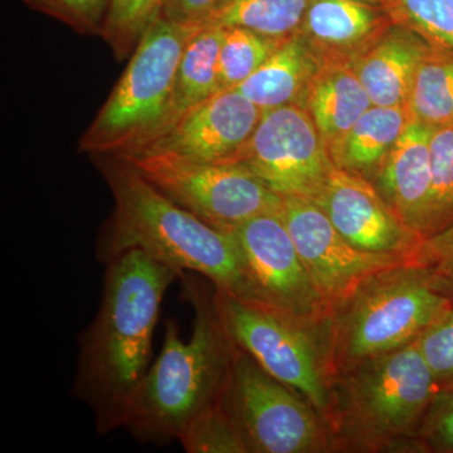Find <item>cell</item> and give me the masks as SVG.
<instances>
[{
	"mask_svg": "<svg viewBox=\"0 0 453 453\" xmlns=\"http://www.w3.org/2000/svg\"><path fill=\"white\" fill-rule=\"evenodd\" d=\"M180 271L134 250L106 264L96 318L80 336L73 392L98 434L124 428L151 357L164 294Z\"/></svg>",
	"mask_w": 453,
	"mask_h": 453,
	"instance_id": "obj_1",
	"label": "cell"
},
{
	"mask_svg": "<svg viewBox=\"0 0 453 453\" xmlns=\"http://www.w3.org/2000/svg\"><path fill=\"white\" fill-rule=\"evenodd\" d=\"M111 190L113 211L98 237L96 257L107 264L138 250L180 271L210 280L240 299L255 294L231 231L208 225L151 186L124 157L95 155Z\"/></svg>",
	"mask_w": 453,
	"mask_h": 453,
	"instance_id": "obj_2",
	"label": "cell"
},
{
	"mask_svg": "<svg viewBox=\"0 0 453 453\" xmlns=\"http://www.w3.org/2000/svg\"><path fill=\"white\" fill-rule=\"evenodd\" d=\"M181 279L195 312L193 333L184 342L177 323L166 324L162 351L136 389L125 423L142 442L178 440L188 423L225 392L238 349L220 320L214 294L196 276L184 273Z\"/></svg>",
	"mask_w": 453,
	"mask_h": 453,
	"instance_id": "obj_3",
	"label": "cell"
},
{
	"mask_svg": "<svg viewBox=\"0 0 453 453\" xmlns=\"http://www.w3.org/2000/svg\"><path fill=\"white\" fill-rule=\"evenodd\" d=\"M438 392L413 342L338 372L327 414L345 446L366 451L418 449L417 434Z\"/></svg>",
	"mask_w": 453,
	"mask_h": 453,
	"instance_id": "obj_4",
	"label": "cell"
},
{
	"mask_svg": "<svg viewBox=\"0 0 453 453\" xmlns=\"http://www.w3.org/2000/svg\"><path fill=\"white\" fill-rule=\"evenodd\" d=\"M452 306L431 268L405 262L378 271L333 314L336 372L416 342Z\"/></svg>",
	"mask_w": 453,
	"mask_h": 453,
	"instance_id": "obj_5",
	"label": "cell"
},
{
	"mask_svg": "<svg viewBox=\"0 0 453 453\" xmlns=\"http://www.w3.org/2000/svg\"><path fill=\"white\" fill-rule=\"evenodd\" d=\"M199 26L159 17L79 142L80 153L124 157L157 136L168 112L181 57Z\"/></svg>",
	"mask_w": 453,
	"mask_h": 453,
	"instance_id": "obj_6",
	"label": "cell"
},
{
	"mask_svg": "<svg viewBox=\"0 0 453 453\" xmlns=\"http://www.w3.org/2000/svg\"><path fill=\"white\" fill-rule=\"evenodd\" d=\"M121 157L170 201L222 231L281 208L283 196L237 162H195L160 153Z\"/></svg>",
	"mask_w": 453,
	"mask_h": 453,
	"instance_id": "obj_7",
	"label": "cell"
},
{
	"mask_svg": "<svg viewBox=\"0 0 453 453\" xmlns=\"http://www.w3.org/2000/svg\"><path fill=\"white\" fill-rule=\"evenodd\" d=\"M249 452L311 453L329 447L305 396L265 371L238 348L223 392Z\"/></svg>",
	"mask_w": 453,
	"mask_h": 453,
	"instance_id": "obj_8",
	"label": "cell"
},
{
	"mask_svg": "<svg viewBox=\"0 0 453 453\" xmlns=\"http://www.w3.org/2000/svg\"><path fill=\"white\" fill-rule=\"evenodd\" d=\"M214 300L226 333L238 348L276 380L305 396L316 411L329 412V384L308 325L219 288Z\"/></svg>",
	"mask_w": 453,
	"mask_h": 453,
	"instance_id": "obj_9",
	"label": "cell"
},
{
	"mask_svg": "<svg viewBox=\"0 0 453 453\" xmlns=\"http://www.w3.org/2000/svg\"><path fill=\"white\" fill-rule=\"evenodd\" d=\"M318 130L299 107L268 110L231 162L251 170L279 196L314 201L335 166Z\"/></svg>",
	"mask_w": 453,
	"mask_h": 453,
	"instance_id": "obj_10",
	"label": "cell"
},
{
	"mask_svg": "<svg viewBox=\"0 0 453 453\" xmlns=\"http://www.w3.org/2000/svg\"><path fill=\"white\" fill-rule=\"evenodd\" d=\"M242 252L255 301L301 324L319 323L330 311L280 211L258 214L231 229Z\"/></svg>",
	"mask_w": 453,
	"mask_h": 453,
	"instance_id": "obj_11",
	"label": "cell"
},
{
	"mask_svg": "<svg viewBox=\"0 0 453 453\" xmlns=\"http://www.w3.org/2000/svg\"><path fill=\"white\" fill-rule=\"evenodd\" d=\"M280 214L330 315L369 276L410 262L357 249L310 199L283 196Z\"/></svg>",
	"mask_w": 453,
	"mask_h": 453,
	"instance_id": "obj_12",
	"label": "cell"
},
{
	"mask_svg": "<svg viewBox=\"0 0 453 453\" xmlns=\"http://www.w3.org/2000/svg\"><path fill=\"white\" fill-rule=\"evenodd\" d=\"M312 202L357 249L413 262L423 238L402 222L377 188L362 175L334 166Z\"/></svg>",
	"mask_w": 453,
	"mask_h": 453,
	"instance_id": "obj_13",
	"label": "cell"
},
{
	"mask_svg": "<svg viewBox=\"0 0 453 453\" xmlns=\"http://www.w3.org/2000/svg\"><path fill=\"white\" fill-rule=\"evenodd\" d=\"M262 113L238 89H220L129 155L160 153L195 162H231L251 138Z\"/></svg>",
	"mask_w": 453,
	"mask_h": 453,
	"instance_id": "obj_14",
	"label": "cell"
},
{
	"mask_svg": "<svg viewBox=\"0 0 453 453\" xmlns=\"http://www.w3.org/2000/svg\"><path fill=\"white\" fill-rule=\"evenodd\" d=\"M434 131L414 119L407 121L401 138L381 163L375 187L402 222L422 238L427 234L434 192Z\"/></svg>",
	"mask_w": 453,
	"mask_h": 453,
	"instance_id": "obj_15",
	"label": "cell"
},
{
	"mask_svg": "<svg viewBox=\"0 0 453 453\" xmlns=\"http://www.w3.org/2000/svg\"><path fill=\"white\" fill-rule=\"evenodd\" d=\"M414 38L393 35L375 47L357 68V77L374 106L408 103L414 76L426 52Z\"/></svg>",
	"mask_w": 453,
	"mask_h": 453,
	"instance_id": "obj_16",
	"label": "cell"
},
{
	"mask_svg": "<svg viewBox=\"0 0 453 453\" xmlns=\"http://www.w3.org/2000/svg\"><path fill=\"white\" fill-rule=\"evenodd\" d=\"M223 33L222 27L199 26L188 43L179 65L169 110L157 136L181 115L220 91L219 55Z\"/></svg>",
	"mask_w": 453,
	"mask_h": 453,
	"instance_id": "obj_17",
	"label": "cell"
},
{
	"mask_svg": "<svg viewBox=\"0 0 453 453\" xmlns=\"http://www.w3.org/2000/svg\"><path fill=\"white\" fill-rule=\"evenodd\" d=\"M312 70L309 50L300 38H288L261 67L234 88L262 112L290 105Z\"/></svg>",
	"mask_w": 453,
	"mask_h": 453,
	"instance_id": "obj_18",
	"label": "cell"
},
{
	"mask_svg": "<svg viewBox=\"0 0 453 453\" xmlns=\"http://www.w3.org/2000/svg\"><path fill=\"white\" fill-rule=\"evenodd\" d=\"M405 125L402 107L372 105L340 140V168L359 174L381 165Z\"/></svg>",
	"mask_w": 453,
	"mask_h": 453,
	"instance_id": "obj_19",
	"label": "cell"
},
{
	"mask_svg": "<svg viewBox=\"0 0 453 453\" xmlns=\"http://www.w3.org/2000/svg\"><path fill=\"white\" fill-rule=\"evenodd\" d=\"M372 106L359 77L348 70L324 74L310 96L312 120L325 138L329 139L344 138Z\"/></svg>",
	"mask_w": 453,
	"mask_h": 453,
	"instance_id": "obj_20",
	"label": "cell"
},
{
	"mask_svg": "<svg viewBox=\"0 0 453 453\" xmlns=\"http://www.w3.org/2000/svg\"><path fill=\"white\" fill-rule=\"evenodd\" d=\"M311 0H219L201 26L250 29L285 40L303 25Z\"/></svg>",
	"mask_w": 453,
	"mask_h": 453,
	"instance_id": "obj_21",
	"label": "cell"
},
{
	"mask_svg": "<svg viewBox=\"0 0 453 453\" xmlns=\"http://www.w3.org/2000/svg\"><path fill=\"white\" fill-rule=\"evenodd\" d=\"M408 103L414 120L434 129L453 124V56H425Z\"/></svg>",
	"mask_w": 453,
	"mask_h": 453,
	"instance_id": "obj_22",
	"label": "cell"
},
{
	"mask_svg": "<svg viewBox=\"0 0 453 453\" xmlns=\"http://www.w3.org/2000/svg\"><path fill=\"white\" fill-rule=\"evenodd\" d=\"M377 19L365 0H311L303 23L316 40L348 44L366 37Z\"/></svg>",
	"mask_w": 453,
	"mask_h": 453,
	"instance_id": "obj_23",
	"label": "cell"
},
{
	"mask_svg": "<svg viewBox=\"0 0 453 453\" xmlns=\"http://www.w3.org/2000/svg\"><path fill=\"white\" fill-rule=\"evenodd\" d=\"M177 441L188 453L249 452L223 395L196 414L179 434Z\"/></svg>",
	"mask_w": 453,
	"mask_h": 453,
	"instance_id": "obj_24",
	"label": "cell"
},
{
	"mask_svg": "<svg viewBox=\"0 0 453 453\" xmlns=\"http://www.w3.org/2000/svg\"><path fill=\"white\" fill-rule=\"evenodd\" d=\"M281 41L238 27L225 28L219 55L220 89L234 88L246 81Z\"/></svg>",
	"mask_w": 453,
	"mask_h": 453,
	"instance_id": "obj_25",
	"label": "cell"
},
{
	"mask_svg": "<svg viewBox=\"0 0 453 453\" xmlns=\"http://www.w3.org/2000/svg\"><path fill=\"white\" fill-rule=\"evenodd\" d=\"M163 0H111L101 37L119 61L133 55L149 27L160 17Z\"/></svg>",
	"mask_w": 453,
	"mask_h": 453,
	"instance_id": "obj_26",
	"label": "cell"
},
{
	"mask_svg": "<svg viewBox=\"0 0 453 453\" xmlns=\"http://www.w3.org/2000/svg\"><path fill=\"white\" fill-rule=\"evenodd\" d=\"M431 157L434 192L426 237L453 222V124L434 129Z\"/></svg>",
	"mask_w": 453,
	"mask_h": 453,
	"instance_id": "obj_27",
	"label": "cell"
},
{
	"mask_svg": "<svg viewBox=\"0 0 453 453\" xmlns=\"http://www.w3.org/2000/svg\"><path fill=\"white\" fill-rule=\"evenodd\" d=\"M27 7L82 35H101L111 0H22Z\"/></svg>",
	"mask_w": 453,
	"mask_h": 453,
	"instance_id": "obj_28",
	"label": "cell"
},
{
	"mask_svg": "<svg viewBox=\"0 0 453 453\" xmlns=\"http://www.w3.org/2000/svg\"><path fill=\"white\" fill-rule=\"evenodd\" d=\"M438 389L453 390V306L416 340Z\"/></svg>",
	"mask_w": 453,
	"mask_h": 453,
	"instance_id": "obj_29",
	"label": "cell"
},
{
	"mask_svg": "<svg viewBox=\"0 0 453 453\" xmlns=\"http://www.w3.org/2000/svg\"><path fill=\"white\" fill-rule=\"evenodd\" d=\"M395 3L416 28L453 50V0H395Z\"/></svg>",
	"mask_w": 453,
	"mask_h": 453,
	"instance_id": "obj_30",
	"label": "cell"
},
{
	"mask_svg": "<svg viewBox=\"0 0 453 453\" xmlns=\"http://www.w3.org/2000/svg\"><path fill=\"white\" fill-rule=\"evenodd\" d=\"M417 443L419 451L453 453V390H440L423 418Z\"/></svg>",
	"mask_w": 453,
	"mask_h": 453,
	"instance_id": "obj_31",
	"label": "cell"
},
{
	"mask_svg": "<svg viewBox=\"0 0 453 453\" xmlns=\"http://www.w3.org/2000/svg\"><path fill=\"white\" fill-rule=\"evenodd\" d=\"M413 264L431 268L437 275L453 273V222L423 238L414 253Z\"/></svg>",
	"mask_w": 453,
	"mask_h": 453,
	"instance_id": "obj_32",
	"label": "cell"
},
{
	"mask_svg": "<svg viewBox=\"0 0 453 453\" xmlns=\"http://www.w3.org/2000/svg\"><path fill=\"white\" fill-rule=\"evenodd\" d=\"M219 0H163L160 17L181 25L201 26Z\"/></svg>",
	"mask_w": 453,
	"mask_h": 453,
	"instance_id": "obj_33",
	"label": "cell"
},
{
	"mask_svg": "<svg viewBox=\"0 0 453 453\" xmlns=\"http://www.w3.org/2000/svg\"><path fill=\"white\" fill-rule=\"evenodd\" d=\"M436 285L438 290L449 297L453 303V273H449V275H437L436 273Z\"/></svg>",
	"mask_w": 453,
	"mask_h": 453,
	"instance_id": "obj_34",
	"label": "cell"
},
{
	"mask_svg": "<svg viewBox=\"0 0 453 453\" xmlns=\"http://www.w3.org/2000/svg\"><path fill=\"white\" fill-rule=\"evenodd\" d=\"M369 2H372V0H369Z\"/></svg>",
	"mask_w": 453,
	"mask_h": 453,
	"instance_id": "obj_35",
	"label": "cell"
}]
</instances>
